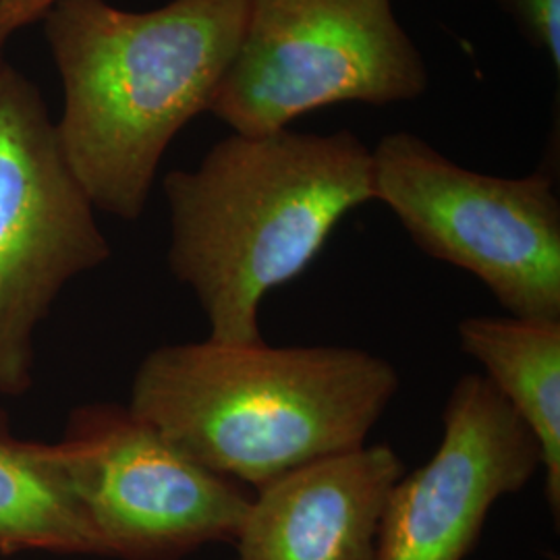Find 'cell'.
<instances>
[{"instance_id":"1","label":"cell","mask_w":560,"mask_h":560,"mask_svg":"<svg viewBox=\"0 0 560 560\" xmlns=\"http://www.w3.org/2000/svg\"><path fill=\"white\" fill-rule=\"evenodd\" d=\"M252 0H171L125 11L106 0H59L44 36L59 69L65 156L88 198L138 221L162 156L208 113L240 50Z\"/></svg>"},{"instance_id":"2","label":"cell","mask_w":560,"mask_h":560,"mask_svg":"<svg viewBox=\"0 0 560 560\" xmlns=\"http://www.w3.org/2000/svg\"><path fill=\"white\" fill-rule=\"evenodd\" d=\"M168 268L189 287L208 339H261V301L318 258L339 222L374 201L372 150L349 129L231 133L162 180Z\"/></svg>"},{"instance_id":"3","label":"cell","mask_w":560,"mask_h":560,"mask_svg":"<svg viewBox=\"0 0 560 560\" xmlns=\"http://www.w3.org/2000/svg\"><path fill=\"white\" fill-rule=\"evenodd\" d=\"M399 388L395 365L363 349L206 339L150 351L127 407L189 459L256 492L365 446Z\"/></svg>"},{"instance_id":"4","label":"cell","mask_w":560,"mask_h":560,"mask_svg":"<svg viewBox=\"0 0 560 560\" xmlns=\"http://www.w3.org/2000/svg\"><path fill=\"white\" fill-rule=\"evenodd\" d=\"M374 201L434 260L481 280L515 318L560 320V200L552 173L494 177L409 131L372 150Z\"/></svg>"},{"instance_id":"5","label":"cell","mask_w":560,"mask_h":560,"mask_svg":"<svg viewBox=\"0 0 560 560\" xmlns=\"http://www.w3.org/2000/svg\"><path fill=\"white\" fill-rule=\"evenodd\" d=\"M428 83L393 0H252L208 113L233 133L266 136L332 104L420 101Z\"/></svg>"},{"instance_id":"6","label":"cell","mask_w":560,"mask_h":560,"mask_svg":"<svg viewBox=\"0 0 560 560\" xmlns=\"http://www.w3.org/2000/svg\"><path fill=\"white\" fill-rule=\"evenodd\" d=\"M36 83L0 65V393L34 384V337L60 291L110 258Z\"/></svg>"},{"instance_id":"7","label":"cell","mask_w":560,"mask_h":560,"mask_svg":"<svg viewBox=\"0 0 560 560\" xmlns=\"http://www.w3.org/2000/svg\"><path fill=\"white\" fill-rule=\"evenodd\" d=\"M55 444L104 557L177 560L233 544L254 501V490L183 455L127 405H83Z\"/></svg>"},{"instance_id":"8","label":"cell","mask_w":560,"mask_h":560,"mask_svg":"<svg viewBox=\"0 0 560 560\" xmlns=\"http://www.w3.org/2000/svg\"><path fill=\"white\" fill-rule=\"evenodd\" d=\"M441 446L402 474L384 506L378 560H465L492 506L544 469L540 442L480 374L455 382Z\"/></svg>"},{"instance_id":"9","label":"cell","mask_w":560,"mask_h":560,"mask_svg":"<svg viewBox=\"0 0 560 560\" xmlns=\"http://www.w3.org/2000/svg\"><path fill=\"white\" fill-rule=\"evenodd\" d=\"M402 474L386 442L284 474L254 492L235 560H378L384 506Z\"/></svg>"},{"instance_id":"10","label":"cell","mask_w":560,"mask_h":560,"mask_svg":"<svg viewBox=\"0 0 560 560\" xmlns=\"http://www.w3.org/2000/svg\"><path fill=\"white\" fill-rule=\"evenodd\" d=\"M459 340L540 442L546 501L559 523L560 320L471 316L459 322Z\"/></svg>"},{"instance_id":"11","label":"cell","mask_w":560,"mask_h":560,"mask_svg":"<svg viewBox=\"0 0 560 560\" xmlns=\"http://www.w3.org/2000/svg\"><path fill=\"white\" fill-rule=\"evenodd\" d=\"M104 555L57 444L21 441L0 411V552Z\"/></svg>"},{"instance_id":"12","label":"cell","mask_w":560,"mask_h":560,"mask_svg":"<svg viewBox=\"0 0 560 560\" xmlns=\"http://www.w3.org/2000/svg\"><path fill=\"white\" fill-rule=\"evenodd\" d=\"M515 21L521 36L546 55L560 80V0H492Z\"/></svg>"},{"instance_id":"13","label":"cell","mask_w":560,"mask_h":560,"mask_svg":"<svg viewBox=\"0 0 560 560\" xmlns=\"http://www.w3.org/2000/svg\"><path fill=\"white\" fill-rule=\"evenodd\" d=\"M59 0H0V32L9 40L21 27L46 15Z\"/></svg>"},{"instance_id":"14","label":"cell","mask_w":560,"mask_h":560,"mask_svg":"<svg viewBox=\"0 0 560 560\" xmlns=\"http://www.w3.org/2000/svg\"><path fill=\"white\" fill-rule=\"evenodd\" d=\"M4 44H7V38L2 36V32H0V65H2V50H4Z\"/></svg>"}]
</instances>
